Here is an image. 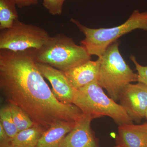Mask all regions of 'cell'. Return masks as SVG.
Returning <instances> with one entry per match:
<instances>
[{
	"instance_id": "6da1fadb",
	"label": "cell",
	"mask_w": 147,
	"mask_h": 147,
	"mask_svg": "<svg viewBox=\"0 0 147 147\" xmlns=\"http://www.w3.org/2000/svg\"><path fill=\"white\" fill-rule=\"evenodd\" d=\"M32 50H0V89L8 104L18 106L44 131L59 122H77L84 113L58 100L36 65Z\"/></svg>"
},
{
	"instance_id": "7a4b0ae2",
	"label": "cell",
	"mask_w": 147,
	"mask_h": 147,
	"mask_svg": "<svg viewBox=\"0 0 147 147\" xmlns=\"http://www.w3.org/2000/svg\"><path fill=\"white\" fill-rule=\"evenodd\" d=\"M32 53L37 63L49 65L65 71L91 59L90 55L82 45H76L71 38L63 34L50 37L39 49H33Z\"/></svg>"
},
{
	"instance_id": "3957f363",
	"label": "cell",
	"mask_w": 147,
	"mask_h": 147,
	"mask_svg": "<svg viewBox=\"0 0 147 147\" xmlns=\"http://www.w3.org/2000/svg\"><path fill=\"white\" fill-rule=\"evenodd\" d=\"M73 104L93 119L107 116L119 125L133 123L124 108L105 94L98 81L76 90Z\"/></svg>"
},
{
	"instance_id": "277c9868",
	"label": "cell",
	"mask_w": 147,
	"mask_h": 147,
	"mask_svg": "<svg viewBox=\"0 0 147 147\" xmlns=\"http://www.w3.org/2000/svg\"><path fill=\"white\" fill-rule=\"evenodd\" d=\"M70 21L78 27L85 36L81 44L86 49L90 56L100 57L105 50L119 38L137 29L147 30V11L140 12L134 10L130 17L123 24L111 28L93 29L81 24L71 18Z\"/></svg>"
},
{
	"instance_id": "5b68a950",
	"label": "cell",
	"mask_w": 147,
	"mask_h": 147,
	"mask_svg": "<svg viewBox=\"0 0 147 147\" xmlns=\"http://www.w3.org/2000/svg\"><path fill=\"white\" fill-rule=\"evenodd\" d=\"M119 45L118 41H115L98 58L100 67L98 82L115 101L119 100L125 87L132 82H138V74L125 62L120 53Z\"/></svg>"
},
{
	"instance_id": "8992f818",
	"label": "cell",
	"mask_w": 147,
	"mask_h": 147,
	"mask_svg": "<svg viewBox=\"0 0 147 147\" xmlns=\"http://www.w3.org/2000/svg\"><path fill=\"white\" fill-rule=\"evenodd\" d=\"M50 37L44 29L25 24L18 19L10 28L1 30L0 50L14 52L37 50L45 45Z\"/></svg>"
},
{
	"instance_id": "52a82bcc",
	"label": "cell",
	"mask_w": 147,
	"mask_h": 147,
	"mask_svg": "<svg viewBox=\"0 0 147 147\" xmlns=\"http://www.w3.org/2000/svg\"><path fill=\"white\" fill-rule=\"evenodd\" d=\"M119 100L131 119L139 121L145 117L147 108V86L140 82L129 84L121 91Z\"/></svg>"
},
{
	"instance_id": "ba28073f",
	"label": "cell",
	"mask_w": 147,
	"mask_h": 147,
	"mask_svg": "<svg viewBox=\"0 0 147 147\" xmlns=\"http://www.w3.org/2000/svg\"><path fill=\"white\" fill-rule=\"evenodd\" d=\"M36 65L42 76L51 83L52 91L58 100L73 104L76 89L71 86L63 71L46 64L36 62Z\"/></svg>"
},
{
	"instance_id": "9c48e42d",
	"label": "cell",
	"mask_w": 147,
	"mask_h": 147,
	"mask_svg": "<svg viewBox=\"0 0 147 147\" xmlns=\"http://www.w3.org/2000/svg\"><path fill=\"white\" fill-rule=\"evenodd\" d=\"M100 61L90 60L71 68L63 71L65 75L74 89L78 90L95 81H98L100 71Z\"/></svg>"
},
{
	"instance_id": "30bf717a",
	"label": "cell",
	"mask_w": 147,
	"mask_h": 147,
	"mask_svg": "<svg viewBox=\"0 0 147 147\" xmlns=\"http://www.w3.org/2000/svg\"><path fill=\"white\" fill-rule=\"evenodd\" d=\"M93 119L85 115L78 121L75 126L65 138L62 147H95L90 123Z\"/></svg>"
},
{
	"instance_id": "8fae6325",
	"label": "cell",
	"mask_w": 147,
	"mask_h": 147,
	"mask_svg": "<svg viewBox=\"0 0 147 147\" xmlns=\"http://www.w3.org/2000/svg\"><path fill=\"white\" fill-rule=\"evenodd\" d=\"M119 137L123 147H147V123L119 125Z\"/></svg>"
},
{
	"instance_id": "7c38bea8",
	"label": "cell",
	"mask_w": 147,
	"mask_h": 147,
	"mask_svg": "<svg viewBox=\"0 0 147 147\" xmlns=\"http://www.w3.org/2000/svg\"><path fill=\"white\" fill-rule=\"evenodd\" d=\"M76 122L61 121L43 132L36 147H62L66 135L71 131Z\"/></svg>"
},
{
	"instance_id": "4fadbf2b",
	"label": "cell",
	"mask_w": 147,
	"mask_h": 147,
	"mask_svg": "<svg viewBox=\"0 0 147 147\" xmlns=\"http://www.w3.org/2000/svg\"><path fill=\"white\" fill-rule=\"evenodd\" d=\"M44 131L34 124L32 127L19 131L11 139L10 147H36Z\"/></svg>"
},
{
	"instance_id": "5bb4252c",
	"label": "cell",
	"mask_w": 147,
	"mask_h": 147,
	"mask_svg": "<svg viewBox=\"0 0 147 147\" xmlns=\"http://www.w3.org/2000/svg\"><path fill=\"white\" fill-rule=\"evenodd\" d=\"M14 0H0V30L9 28L18 19Z\"/></svg>"
},
{
	"instance_id": "9a60e30c",
	"label": "cell",
	"mask_w": 147,
	"mask_h": 147,
	"mask_svg": "<svg viewBox=\"0 0 147 147\" xmlns=\"http://www.w3.org/2000/svg\"><path fill=\"white\" fill-rule=\"evenodd\" d=\"M13 122L19 131L30 128L34 123L28 115L16 105L8 104Z\"/></svg>"
},
{
	"instance_id": "2e32d148",
	"label": "cell",
	"mask_w": 147,
	"mask_h": 147,
	"mask_svg": "<svg viewBox=\"0 0 147 147\" xmlns=\"http://www.w3.org/2000/svg\"><path fill=\"white\" fill-rule=\"evenodd\" d=\"M0 123L11 139H13L19 132L15 125L8 104L3 106L0 110Z\"/></svg>"
},
{
	"instance_id": "e0dca14e",
	"label": "cell",
	"mask_w": 147,
	"mask_h": 147,
	"mask_svg": "<svg viewBox=\"0 0 147 147\" xmlns=\"http://www.w3.org/2000/svg\"><path fill=\"white\" fill-rule=\"evenodd\" d=\"M65 0H43V6L53 15H61Z\"/></svg>"
},
{
	"instance_id": "ac0fdd59",
	"label": "cell",
	"mask_w": 147,
	"mask_h": 147,
	"mask_svg": "<svg viewBox=\"0 0 147 147\" xmlns=\"http://www.w3.org/2000/svg\"><path fill=\"white\" fill-rule=\"evenodd\" d=\"M130 58L138 71V82L143 83L147 86V66H144L139 64L133 55L130 56Z\"/></svg>"
},
{
	"instance_id": "d6986e66",
	"label": "cell",
	"mask_w": 147,
	"mask_h": 147,
	"mask_svg": "<svg viewBox=\"0 0 147 147\" xmlns=\"http://www.w3.org/2000/svg\"><path fill=\"white\" fill-rule=\"evenodd\" d=\"M10 140L1 124L0 123V147H10Z\"/></svg>"
},
{
	"instance_id": "ffe728a7",
	"label": "cell",
	"mask_w": 147,
	"mask_h": 147,
	"mask_svg": "<svg viewBox=\"0 0 147 147\" xmlns=\"http://www.w3.org/2000/svg\"><path fill=\"white\" fill-rule=\"evenodd\" d=\"M16 5L19 8H22L38 3V0H14Z\"/></svg>"
},
{
	"instance_id": "44dd1931",
	"label": "cell",
	"mask_w": 147,
	"mask_h": 147,
	"mask_svg": "<svg viewBox=\"0 0 147 147\" xmlns=\"http://www.w3.org/2000/svg\"><path fill=\"white\" fill-rule=\"evenodd\" d=\"M145 117H146V118L147 119V108L146 110V113H145Z\"/></svg>"
},
{
	"instance_id": "7402d4cb",
	"label": "cell",
	"mask_w": 147,
	"mask_h": 147,
	"mask_svg": "<svg viewBox=\"0 0 147 147\" xmlns=\"http://www.w3.org/2000/svg\"><path fill=\"white\" fill-rule=\"evenodd\" d=\"M115 147H123L122 146H121V145H118V146H116Z\"/></svg>"
},
{
	"instance_id": "603a6c76",
	"label": "cell",
	"mask_w": 147,
	"mask_h": 147,
	"mask_svg": "<svg viewBox=\"0 0 147 147\" xmlns=\"http://www.w3.org/2000/svg\"></svg>"
}]
</instances>
